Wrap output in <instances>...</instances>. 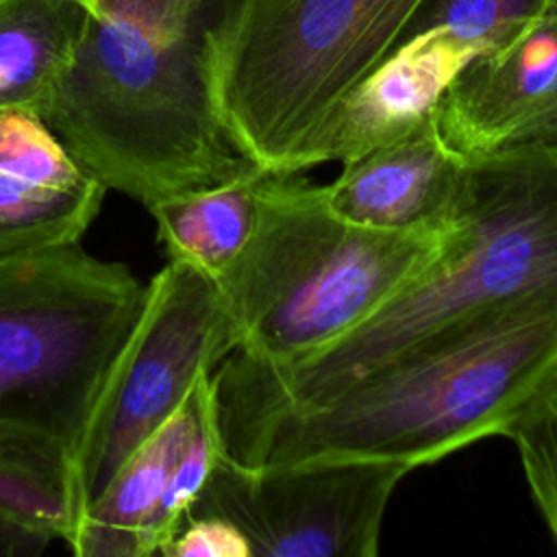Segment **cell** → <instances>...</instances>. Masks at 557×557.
I'll list each match as a JSON object with an SVG mask.
<instances>
[{"label":"cell","mask_w":557,"mask_h":557,"mask_svg":"<svg viewBox=\"0 0 557 557\" xmlns=\"http://www.w3.org/2000/svg\"><path fill=\"white\" fill-rule=\"evenodd\" d=\"M557 383V289L496 307L413 346L331 392L220 424L224 450L246 466L331 459L437 461L503 435Z\"/></svg>","instance_id":"6da1fadb"},{"label":"cell","mask_w":557,"mask_h":557,"mask_svg":"<svg viewBox=\"0 0 557 557\" xmlns=\"http://www.w3.org/2000/svg\"><path fill=\"white\" fill-rule=\"evenodd\" d=\"M250 0H131L89 15L46 122L107 189L148 207L252 163L215 98Z\"/></svg>","instance_id":"7a4b0ae2"},{"label":"cell","mask_w":557,"mask_h":557,"mask_svg":"<svg viewBox=\"0 0 557 557\" xmlns=\"http://www.w3.org/2000/svg\"><path fill=\"white\" fill-rule=\"evenodd\" d=\"M442 255L335 342L285 368L228 355L213 370L220 424L313 400L474 318L557 289V139L466 157Z\"/></svg>","instance_id":"3957f363"},{"label":"cell","mask_w":557,"mask_h":557,"mask_svg":"<svg viewBox=\"0 0 557 557\" xmlns=\"http://www.w3.org/2000/svg\"><path fill=\"white\" fill-rule=\"evenodd\" d=\"M448 222L381 231L339 218L324 185L300 172H265L255 231L218 283L237 324L231 352L285 368L361 324L446 248Z\"/></svg>","instance_id":"277c9868"},{"label":"cell","mask_w":557,"mask_h":557,"mask_svg":"<svg viewBox=\"0 0 557 557\" xmlns=\"http://www.w3.org/2000/svg\"><path fill=\"white\" fill-rule=\"evenodd\" d=\"M422 0H250L220 52L215 98L242 157L292 163L326 113L400 44Z\"/></svg>","instance_id":"5b68a950"},{"label":"cell","mask_w":557,"mask_h":557,"mask_svg":"<svg viewBox=\"0 0 557 557\" xmlns=\"http://www.w3.org/2000/svg\"><path fill=\"white\" fill-rule=\"evenodd\" d=\"M144 292L81 244L0 261V422L76 450Z\"/></svg>","instance_id":"8992f818"},{"label":"cell","mask_w":557,"mask_h":557,"mask_svg":"<svg viewBox=\"0 0 557 557\" xmlns=\"http://www.w3.org/2000/svg\"><path fill=\"white\" fill-rule=\"evenodd\" d=\"M239 335L222 287L191 265L168 261L148 283L141 309L120 346L74 450L85 507L122 461L213 372Z\"/></svg>","instance_id":"52a82bcc"},{"label":"cell","mask_w":557,"mask_h":557,"mask_svg":"<svg viewBox=\"0 0 557 557\" xmlns=\"http://www.w3.org/2000/svg\"><path fill=\"white\" fill-rule=\"evenodd\" d=\"M413 468L392 459L246 466L222 450L189 516H218L252 557H374L387 503Z\"/></svg>","instance_id":"ba28073f"},{"label":"cell","mask_w":557,"mask_h":557,"mask_svg":"<svg viewBox=\"0 0 557 557\" xmlns=\"http://www.w3.org/2000/svg\"><path fill=\"white\" fill-rule=\"evenodd\" d=\"M437 124L463 157L557 139V0L509 48L457 72Z\"/></svg>","instance_id":"9c48e42d"},{"label":"cell","mask_w":557,"mask_h":557,"mask_svg":"<svg viewBox=\"0 0 557 557\" xmlns=\"http://www.w3.org/2000/svg\"><path fill=\"white\" fill-rule=\"evenodd\" d=\"M107 191L41 115L0 111V261L81 244Z\"/></svg>","instance_id":"30bf717a"},{"label":"cell","mask_w":557,"mask_h":557,"mask_svg":"<svg viewBox=\"0 0 557 557\" xmlns=\"http://www.w3.org/2000/svg\"><path fill=\"white\" fill-rule=\"evenodd\" d=\"M474 57V50L444 33H429L398 46L313 128L292 172L329 161L344 163L413 133L437 113L444 91Z\"/></svg>","instance_id":"8fae6325"},{"label":"cell","mask_w":557,"mask_h":557,"mask_svg":"<svg viewBox=\"0 0 557 557\" xmlns=\"http://www.w3.org/2000/svg\"><path fill=\"white\" fill-rule=\"evenodd\" d=\"M215 407L213 372L194 383L181 407L146 437L85 507L70 550L76 557H150L168 542L163 513L178 463Z\"/></svg>","instance_id":"7c38bea8"},{"label":"cell","mask_w":557,"mask_h":557,"mask_svg":"<svg viewBox=\"0 0 557 557\" xmlns=\"http://www.w3.org/2000/svg\"><path fill=\"white\" fill-rule=\"evenodd\" d=\"M466 157L442 135L437 113L413 133L342 163L324 185L329 207L344 220L381 231H409L450 220Z\"/></svg>","instance_id":"4fadbf2b"},{"label":"cell","mask_w":557,"mask_h":557,"mask_svg":"<svg viewBox=\"0 0 557 557\" xmlns=\"http://www.w3.org/2000/svg\"><path fill=\"white\" fill-rule=\"evenodd\" d=\"M81 520L74 450L0 422V557H35L72 540Z\"/></svg>","instance_id":"5bb4252c"},{"label":"cell","mask_w":557,"mask_h":557,"mask_svg":"<svg viewBox=\"0 0 557 557\" xmlns=\"http://www.w3.org/2000/svg\"><path fill=\"white\" fill-rule=\"evenodd\" d=\"M265 172L248 163L222 181L150 202L146 209L168 259L220 283L255 231Z\"/></svg>","instance_id":"9a60e30c"},{"label":"cell","mask_w":557,"mask_h":557,"mask_svg":"<svg viewBox=\"0 0 557 557\" xmlns=\"http://www.w3.org/2000/svg\"><path fill=\"white\" fill-rule=\"evenodd\" d=\"M87 20L76 0H0V111L46 117Z\"/></svg>","instance_id":"2e32d148"},{"label":"cell","mask_w":557,"mask_h":557,"mask_svg":"<svg viewBox=\"0 0 557 557\" xmlns=\"http://www.w3.org/2000/svg\"><path fill=\"white\" fill-rule=\"evenodd\" d=\"M555 0H422L400 44L444 33L479 54H494L520 39Z\"/></svg>","instance_id":"e0dca14e"},{"label":"cell","mask_w":557,"mask_h":557,"mask_svg":"<svg viewBox=\"0 0 557 557\" xmlns=\"http://www.w3.org/2000/svg\"><path fill=\"white\" fill-rule=\"evenodd\" d=\"M503 435L516 444L529 492L557 544V383L537 394Z\"/></svg>","instance_id":"ac0fdd59"},{"label":"cell","mask_w":557,"mask_h":557,"mask_svg":"<svg viewBox=\"0 0 557 557\" xmlns=\"http://www.w3.org/2000/svg\"><path fill=\"white\" fill-rule=\"evenodd\" d=\"M165 557H252L246 535L218 516H187L161 548Z\"/></svg>","instance_id":"d6986e66"},{"label":"cell","mask_w":557,"mask_h":557,"mask_svg":"<svg viewBox=\"0 0 557 557\" xmlns=\"http://www.w3.org/2000/svg\"><path fill=\"white\" fill-rule=\"evenodd\" d=\"M76 2H78V4H81V7H85V9H87V11H89V9H91V7H94V4H96V0H76Z\"/></svg>","instance_id":"ffe728a7"}]
</instances>
